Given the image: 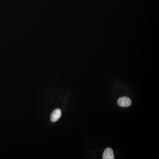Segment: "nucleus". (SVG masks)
<instances>
[{
    "label": "nucleus",
    "instance_id": "1",
    "mask_svg": "<svg viewBox=\"0 0 159 159\" xmlns=\"http://www.w3.org/2000/svg\"><path fill=\"white\" fill-rule=\"evenodd\" d=\"M118 103L121 107H128L131 105L132 102L128 97H123L118 99Z\"/></svg>",
    "mask_w": 159,
    "mask_h": 159
},
{
    "label": "nucleus",
    "instance_id": "2",
    "mask_svg": "<svg viewBox=\"0 0 159 159\" xmlns=\"http://www.w3.org/2000/svg\"><path fill=\"white\" fill-rule=\"evenodd\" d=\"M61 116V111L59 109H56L53 111L51 115V120L52 122L58 121Z\"/></svg>",
    "mask_w": 159,
    "mask_h": 159
},
{
    "label": "nucleus",
    "instance_id": "3",
    "mask_svg": "<svg viewBox=\"0 0 159 159\" xmlns=\"http://www.w3.org/2000/svg\"><path fill=\"white\" fill-rule=\"evenodd\" d=\"M115 158L114 152L110 148H108L105 149L103 155V159H114Z\"/></svg>",
    "mask_w": 159,
    "mask_h": 159
}]
</instances>
